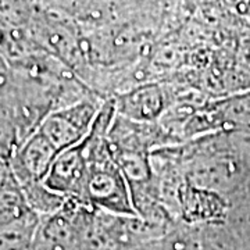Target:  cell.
<instances>
[{
	"instance_id": "cell-1",
	"label": "cell",
	"mask_w": 250,
	"mask_h": 250,
	"mask_svg": "<svg viewBox=\"0 0 250 250\" xmlns=\"http://www.w3.org/2000/svg\"><path fill=\"white\" fill-rule=\"evenodd\" d=\"M104 103L83 98L65 107L56 108L43 118L38 131L59 153L74 147L90 134Z\"/></svg>"
},
{
	"instance_id": "cell-2",
	"label": "cell",
	"mask_w": 250,
	"mask_h": 250,
	"mask_svg": "<svg viewBox=\"0 0 250 250\" xmlns=\"http://www.w3.org/2000/svg\"><path fill=\"white\" fill-rule=\"evenodd\" d=\"M81 143L64 150L56 157L43 179V184L67 202L88 205L85 190L86 160Z\"/></svg>"
},
{
	"instance_id": "cell-3",
	"label": "cell",
	"mask_w": 250,
	"mask_h": 250,
	"mask_svg": "<svg viewBox=\"0 0 250 250\" xmlns=\"http://www.w3.org/2000/svg\"><path fill=\"white\" fill-rule=\"evenodd\" d=\"M164 92L157 86H146L126 93L120 102H116V111L126 120H134L135 123L152 121L164 108Z\"/></svg>"
}]
</instances>
